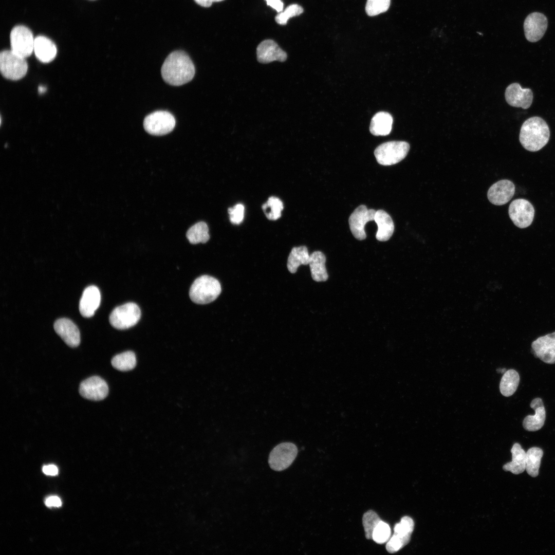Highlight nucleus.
<instances>
[{"instance_id": "obj_1", "label": "nucleus", "mask_w": 555, "mask_h": 555, "mask_svg": "<svg viewBox=\"0 0 555 555\" xmlns=\"http://www.w3.org/2000/svg\"><path fill=\"white\" fill-rule=\"evenodd\" d=\"M164 81L171 85H183L192 80L195 70L189 56L184 51H175L165 60L161 69Z\"/></svg>"}, {"instance_id": "obj_2", "label": "nucleus", "mask_w": 555, "mask_h": 555, "mask_svg": "<svg viewBox=\"0 0 555 555\" xmlns=\"http://www.w3.org/2000/svg\"><path fill=\"white\" fill-rule=\"evenodd\" d=\"M550 131L546 122L539 117H532L522 124L519 139L526 150L536 152L548 143Z\"/></svg>"}, {"instance_id": "obj_3", "label": "nucleus", "mask_w": 555, "mask_h": 555, "mask_svg": "<svg viewBox=\"0 0 555 555\" xmlns=\"http://www.w3.org/2000/svg\"><path fill=\"white\" fill-rule=\"evenodd\" d=\"M221 291V285L218 280L210 275H203L197 278L192 284L189 296L193 302L206 304L216 299Z\"/></svg>"}, {"instance_id": "obj_4", "label": "nucleus", "mask_w": 555, "mask_h": 555, "mask_svg": "<svg viewBox=\"0 0 555 555\" xmlns=\"http://www.w3.org/2000/svg\"><path fill=\"white\" fill-rule=\"evenodd\" d=\"M410 150L405 141H392L383 143L376 147L374 155L377 161L383 165L396 164L403 160Z\"/></svg>"}, {"instance_id": "obj_5", "label": "nucleus", "mask_w": 555, "mask_h": 555, "mask_svg": "<svg viewBox=\"0 0 555 555\" xmlns=\"http://www.w3.org/2000/svg\"><path fill=\"white\" fill-rule=\"evenodd\" d=\"M0 69L6 79L18 80L24 77L28 70V64L23 58L11 50H5L0 53Z\"/></svg>"}, {"instance_id": "obj_6", "label": "nucleus", "mask_w": 555, "mask_h": 555, "mask_svg": "<svg viewBox=\"0 0 555 555\" xmlns=\"http://www.w3.org/2000/svg\"><path fill=\"white\" fill-rule=\"evenodd\" d=\"M140 316L139 306L136 303L129 302L116 307L112 311L109 320L114 328L125 329L136 325Z\"/></svg>"}, {"instance_id": "obj_7", "label": "nucleus", "mask_w": 555, "mask_h": 555, "mask_svg": "<svg viewBox=\"0 0 555 555\" xmlns=\"http://www.w3.org/2000/svg\"><path fill=\"white\" fill-rule=\"evenodd\" d=\"M175 123V118L170 113L158 110L145 117L143 127L145 131L150 134L162 136L172 132Z\"/></svg>"}, {"instance_id": "obj_8", "label": "nucleus", "mask_w": 555, "mask_h": 555, "mask_svg": "<svg viewBox=\"0 0 555 555\" xmlns=\"http://www.w3.org/2000/svg\"><path fill=\"white\" fill-rule=\"evenodd\" d=\"M10 40L11 50L23 58L30 56L34 50V39L31 30L26 26L18 25L13 28Z\"/></svg>"}, {"instance_id": "obj_9", "label": "nucleus", "mask_w": 555, "mask_h": 555, "mask_svg": "<svg viewBox=\"0 0 555 555\" xmlns=\"http://www.w3.org/2000/svg\"><path fill=\"white\" fill-rule=\"evenodd\" d=\"M298 448L293 443L285 442L275 446L270 453L268 463L270 468L281 471L289 467L295 459Z\"/></svg>"}, {"instance_id": "obj_10", "label": "nucleus", "mask_w": 555, "mask_h": 555, "mask_svg": "<svg viewBox=\"0 0 555 555\" xmlns=\"http://www.w3.org/2000/svg\"><path fill=\"white\" fill-rule=\"evenodd\" d=\"M508 213L513 224L520 228L529 226L533 221L534 209L527 200L519 198L513 200L509 205Z\"/></svg>"}, {"instance_id": "obj_11", "label": "nucleus", "mask_w": 555, "mask_h": 555, "mask_svg": "<svg viewBox=\"0 0 555 555\" xmlns=\"http://www.w3.org/2000/svg\"><path fill=\"white\" fill-rule=\"evenodd\" d=\"M376 212L374 209H368L365 205H360L351 213L348 223L350 231L356 239L363 240L366 238L364 227L368 221L374 220Z\"/></svg>"}, {"instance_id": "obj_12", "label": "nucleus", "mask_w": 555, "mask_h": 555, "mask_svg": "<svg viewBox=\"0 0 555 555\" xmlns=\"http://www.w3.org/2000/svg\"><path fill=\"white\" fill-rule=\"evenodd\" d=\"M79 393L85 399L100 401L107 396L108 387L106 381L101 377L92 376L81 383Z\"/></svg>"}, {"instance_id": "obj_13", "label": "nucleus", "mask_w": 555, "mask_h": 555, "mask_svg": "<svg viewBox=\"0 0 555 555\" xmlns=\"http://www.w3.org/2000/svg\"><path fill=\"white\" fill-rule=\"evenodd\" d=\"M533 354L547 364L555 363V331L541 336L531 344Z\"/></svg>"}, {"instance_id": "obj_14", "label": "nucleus", "mask_w": 555, "mask_h": 555, "mask_svg": "<svg viewBox=\"0 0 555 555\" xmlns=\"http://www.w3.org/2000/svg\"><path fill=\"white\" fill-rule=\"evenodd\" d=\"M547 28V19L545 15L539 12L529 14L524 23V33L526 39L531 42L540 40L545 34Z\"/></svg>"}, {"instance_id": "obj_15", "label": "nucleus", "mask_w": 555, "mask_h": 555, "mask_svg": "<svg viewBox=\"0 0 555 555\" xmlns=\"http://www.w3.org/2000/svg\"><path fill=\"white\" fill-rule=\"evenodd\" d=\"M515 193V186L510 180H501L492 184L487 192L489 201L496 206H502L507 203L513 197Z\"/></svg>"}, {"instance_id": "obj_16", "label": "nucleus", "mask_w": 555, "mask_h": 555, "mask_svg": "<svg viewBox=\"0 0 555 555\" xmlns=\"http://www.w3.org/2000/svg\"><path fill=\"white\" fill-rule=\"evenodd\" d=\"M505 99L510 105L528 108L533 100V93L530 88H522L517 83L509 85L505 90Z\"/></svg>"}, {"instance_id": "obj_17", "label": "nucleus", "mask_w": 555, "mask_h": 555, "mask_svg": "<svg viewBox=\"0 0 555 555\" xmlns=\"http://www.w3.org/2000/svg\"><path fill=\"white\" fill-rule=\"evenodd\" d=\"M257 61L267 64L274 61L284 62L287 58L286 52L283 50L274 41L266 40L262 41L256 48Z\"/></svg>"}, {"instance_id": "obj_18", "label": "nucleus", "mask_w": 555, "mask_h": 555, "mask_svg": "<svg viewBox=\"0 0 555 555\" xmlns=\"http://www.w3.org/2000/svg\"><path fill=\"white\" fill-rule=\"evenodd\" d=\"M56 333L69 346L75 347L80 343V334L77 326L70 320L61 318L54 323Z\"/></svg>"}, {"instance_id": "obj_19", "label": "nucleus", "mask_w": 555, "mask_h": 555, "mask_svg": "<svg viewBox=\"0 0 555 555\" xmlns=\"http://www.w3.org/2000/svg\"><path fill=\"white\" fill-rule=\"evenodd\" d=\"M101 294L99 289L94 285L86 287L79 303V311L85 318L92 317L100 305Z\"/></svg>"}, {"instance_id": "obj_20", "label": "nucleus", "mask_w": 555, "mask_h": 555, "mask_svg": "<svg viewBox=\"0 0 555 555\" xmlns=\"http://www.w3.org/2000/svg\"><path fill=\"white\" fill-rule=\"evenodd\" d=\"M33 51L38 59L43 63L52 61L57 52L54 43L48 38L42 35L38 36L34 39Z\"/></svg>"}, {"instance_id": "obj_21", "label": "nucleus", "mask_w": 555, "mask_h": 555, "mask_svg": "<svg viewBox=\"0 0 555 555\" xmlns=\"http://www.w3.org/2000/svg\"><path fill=\"white\" fill-rule=\"evenodd\" d=\"M374 221L378 226L377 239L381 242L388 240L394 231V224L391 217L385 211L378 210L376 212Z\"/></svg>"}, {"instance_id": "obj_22", "label": "nucleus", "mask_w": 555, "mask_h": 555, "mask_svg": "<svg viewBox=\"0 0 555 555\" xmlns=\"http://www.w3.org/2000/svg\"><path fill=\"white\" fill-rule=\"evenodd\" d=\"M512 460L505 464L503 469L514 474H519L526 469V452L518 443H515L511 449Z\"/></svg>"}, {"instance_id": "obj_23", "label": "nucleus", "mask_w": 555, "mask_h": 555, "mask_svg": "<svg viewBox=\"0 0 555 555\" xmlns=\"http://www.w3.org/2000/svg\"><path fill=\"white\" fill-rule=\"evenodd\" d=\"M392 116L385 112H380L372 118L369 126L371 133L375 136H386L392 130Z\"/></svg>"}, {"instance_id": "obj_24", "label": "nucleus", "mask_w": 555, "mask_h": 555, "mask_svg": "<svg viewBox=\"0 0 555 555\" xmlns=\"http://www.w3.org/2000/svg\"><path fill=\"white\" fill-rule=\"evenodd\" d=\"M326 257L321 251H314L310 254L309 263L311 277L316 282L326 281L328 275L325 267Z\"/></svg>"}, {"instance_id": "obj_25", "label": "nucleus", "mask_w": 555, "mask_h": 555, "mask_svg": "<svg viewBox=\"0 0 555 555\" xmlns=\"http://www.w3.org/2000/svg\"><path fill=\"white\" fill-rule=\"evenodd\" d=\"M310 257V255L306 246L293 247L288 257L287 268L289 271L294 273L300 266L309 264Z\"/></svg>"}, {"instance_id": "obj_26", "label": "nucleus", "mask_w": 555, "mask_h": 555, "mask_svg": "<svg viewBox=\"0 0 555 555\" xmlns=\"http://www.w3.org/2000/svg\"><path fill=\"white\" fill-rule=\"evenodd\" d=\"M520 382V376L514 369L506 371L502 377L499 390L501 394L506 397L512 395L516 391Z\"/></svg>"}, {"instance_id": "obj_27", "label": "nucleus", "mask_w": 555, "mask_h": 555, "mask_svg": "<svg viewBox=\"0 0 555 555\" xmlns=\"http://www.w3.org/2000/svg\"><path fill=\"white\" fill-rule=\"evenodd\" d=\"M535 414L528 415L523 421L524 428L528 431H536L541 429L544 424L546 419V411L543 405L534 408Z\"/></svg>"}, {"instance_id": "obj_28", "label": "nucleus", "mask_w": 555, "mask_h": 555, "mask_svg": "<svg viewBox=\"0 0 555 555\" xmlns=\"http://www.w3.org/2000/svg\"><path fill=\"white\" fill-rule=\"evenodd\" d=\"M543 450L538 447H532L526 452V469L527 473L535 477L539 474Z\"/></svg>"}, {"instance_id": "obj_29", "label": "nucleus", "mask_w": 555, "mask_h": 555, "mask_svg": "<svg viewBox=\"0 0 555 555\" xmlns=\"http://www.w3.org/2000/svg\"><path fill=\"white\" fill-rule=\"evenodd\" d=\"M186 236L190 243L193 244L207 242L210 235L207 224L203 221L196 223L189 229Z\"/></svg>"}, {"instance_id": "obj_30", "label": "nucleus", "mask_w": 555, "mask_h": 555, "mask_svg": "<svg viewBox=\"0 0 555 555\" xmlns=\"http://www.w3.org/2000/svg\"><path fill=\"white\" fill-rule=\"evenodd\" d=\"M111 362L115 368L120 371H128L135 367L136 356L134 352L126 351L114 356Z\"/></svg>"}, {"instance_id": "obj_31", "label": "nucleus", "mask_w": 555, "mask_h": 555, "mask_svg": "<svg viewBox=\"0 0 555 555\" xmlns=\"http://www.w3.org/2000/svg\"><path fill=\"white\" fill-rule=\"evenodd\" d=\"M414 528V523L413 519L408 516H405L402 517L399 523L395 525L394 534L400 539L406 545L411 540Z\"/></svg>"}, {"instance_id": "obj_32", "label": "nucleus", "mask_w": 555, "mask_h": 555, "mask_svg": "<svg viewBox=\"0 0 555 555\" xmlns=\"http://www.w3.org/2000/svg\"><path fill=\"white\" fill-rule=\"evenodd\" d=\"M263 211L267 218L275 220L281 216V211L283 209V203L278 197H270L266 203L262 206Z\"/></svg>"}, {"instance_id": "obj_33", "label": "nucleus", "mask_w": 555, "mask_h": 555, "mask_svg": "<svg viewBox=\"0 0 555 555\" xmlns=\"http://www.w3.org/2000/svg\"><path fill=\"white\" fill-rule=\"evenodd\" d=\"M381 521L378 514L373 510H368L364 514L362 523L366 539H372L374 530Z\"/></svg>"}, {"instance_id": "obj_34", "label": "nucleus", "mask_w": 555, "mask_h": 555, "mask_svg": "<svg viewBox=\"0 0 555 555\" xmlns=\"http://www.w3.org/2000/svg\"><path fill=\"white\" fill-rule=\"evenodd\" d=\"M391 0H367L365 11L369 16H375L386 11L390 5Z\"/></svg>"}, {"instance_id": "obj_35", "label": "nucleus", "mask_w": 555, "mask_h": 555, "mask_svg": "<svg viewBox=\"0 0 555 555\" xmlns=\"http://www.w3.org/2000/svg\"><path fill=\"white\" fill-rule=\"evenodd\" d=\"M391 534L390 526L381 520L374 530L372 539L377 543L383 544L388 541Z\"/></svg>"}, {"instance_id": "obj_36", "label": "nucleus", "mask_w": 555, "mask_h": 555, "mask_svg": "<svg viewBox=\"0 0 555 555\" xmlns=\"http://www.w3.org/2000/svg\"><path fill=\"white\" fill-rule=\"evenodd\" d=\"M303 12V8L298 4H291L288 6L284 11L279 13L275 17L276 22L280 25L286 24L288 20L295 16L299 15Z\"/></svg>"}, {"instance_id": "obj_37", "label": "nucleus", "mask_w": 555, "mask_h": 555, "mask_svg": "<svg viewBox=\"0 0 555 555\" xmlns=\"http://www.w3.org/2000/svg\"><path fill=\"white\" fill-rule=\"evenodd\" d=\"M244 207L241 203H238L233 208H228V212L230 221L235 225L241 223L244 219Z\"/></svg>"}, {"instance_id": "obj_38", "label": "nucleus", "mask_w": 555, "mask_h": 555, "mask_svg": "<svg viewBox=\"0 0 555 555\" xmlns=\"http://www.w3.org/2000/svg\"><path fill=\"white\" fill-rule=\"evenodd\" d=\"M45 505L49 507H60L62 505V502L61 499L57 496H51L48 497L46 499L45 502Z\"/></svg>"}, {"instance_id": "obj_39", "label": "nucleus", "mask_w": 555, "mask_h": 555, "mask_svg": "<svg viewBox=\"0 0 555 555\" xmlns=\"http://www.w3.org/2000/svg\"><path fill=\"white\" fill-rule=\"evenodd\" d=\"M267 5L272 7L278 12H281L283 9L284 4L281 0H265Z\"/></svg>"}, {"instance_id": "obj_40", "label": "nucleus", "mask_w": 555, "mask_h": 555, "mask_svg": "<svg viewBox=\"0 0 555 555\" xmlns=\"http://www.w3.org/2000/svg\"><path fill=\"white\" fill-rule=\"evenodd\" d=\"M43 472L48 475H56L58 473V469L57 466L53 465H49L44 466L43 467Z\"/></svg>"}, {"instance_id": "obj_41", "label": "nucleus", "mask_w": 555, "mask_h": 555, "mask_svg": "<svg viewBox=\"0 0 555 555\" xmlns=\"http://www.w3.org/2000/svg\"><path fill=\"white\" fill-rule=\"evenodd\" d=\"M198 5L204 7H209L211 6L213 2H218L224 0H194Z\"/></svg>"}, {"instance_id": "obj_42", "label": "nucleus", "mask_w": 555, "mask_h": 555, "mask_svg": "<svg viewBox=\"0 0 555 555\" xmlns=\"http://www.w3.org/2000/svg\"><path fill=\"white\" fill-rule=\"evenodd\" d=\"M38 90H39V91L40 93H43V92L45 91L46 88H45V87H43V86H40L39 87Z\"/></svg>"}, {"instance_id": "obj_43", "label": "nucleus", "mask_w": 555, "mask_h": 555, "mask_svg": "<svg viewBox=\"0 0 555 555\" xmlns=\"http://www.w3.org/2000/svg\"><path fill=\"white\" fill-rule=\"evenodd\" d=\"M506 371V368H503V369L498 368V369H497V372H498L505 373Z\"/></svg>"}]
</instances>
